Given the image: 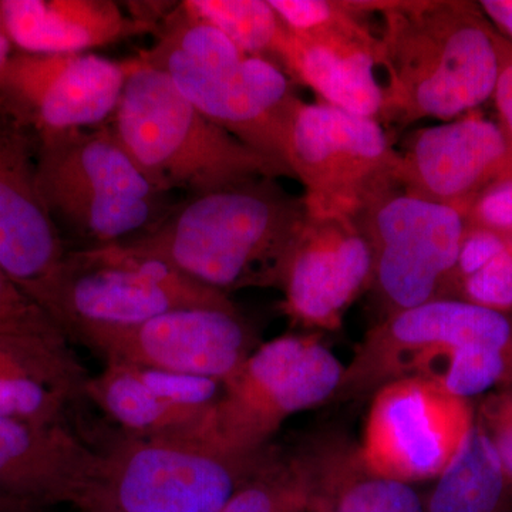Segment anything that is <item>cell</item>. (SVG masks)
Here are the masks:
<instances>
[{"instance_id": "obj_3", "label": "cell", "mask_w": 512, "mask_h": 512, "mask_svg": "<svg viewBox=\"0 0 512 512\" xmlns=\"http://www.w3.org/2000/svg\"><path fill=\"white\" fill-rule=\"evenodd\" d=\"M128 73L111 130L158 190L188 197L254 178H293L291 168L212 123L163 70L140 56Z\"/></svg>"}, {"instance_id": "obj_38", "label": "cell", "mask_w": 512, "mask_h": 512, "mask_svg": "<svg viewBox=\"0 0 512 512\" xmlns=\"http://www.w3.org/2000/svg\"><path fill=\"white\" fill-rule=\"evenodd\" d=\"M308 512H320V511L315 510V508H311V507H309V511H308Z\"/></svg>"}, {"instance_id": "obj_5", "label": "cell", "mask_w": 512, "mask_h": 512, "mask_svg": "<svg viewBox=\"0 0 512 512\" xmlns=\"http://www.w3.org/2000/svg\"><path fill=\"white\" fill-rule=\"evenodd\" d=\"M37 185L60 235L83 248L146 234L178 201L141 173L109 126L37 136Z\"/></svg>"}, {"instance_id": "obj_7", "label": "cell", "mask_w": 512, "mask_h": 512, "mask_svg": "<svg viewBox=\"0 0 512 512\" xmlns=\"http://www.w3.org/2000/svg\"><path fill=\"white\" fill-rule=\"evenodd\" d=\"M345 366L316 336L262 343L222 382L204 440L237 454L265 450L293 414L329 403Z\"/></svg>"}, {"instance_id": "obj_25", "label": "cell", "mask_w": 512, "mask_h": 512, "mask_svg": "<svg viewBox=\"0 0 512 512\" xmlns=\"http://www.w3.org/2000/svg\"><path fill=\"white\" fill-rule=\"evenodd\" d=\"M443 299L512 311V244L488 229L467 225Z\"/></svg>"}, {"instance_id": "obj_37", "label": "cell", "mask_w": 512, "mask_h": 512, "mask_svg": "<svg viewBox=\"0 0 512 512\" xmlns=\"http://www.w3.org/2000/svg\"><path fill=\"white\" fill-rule=\"evenodd\" d=\"M55 508L40 507V505H23V507L12 508V510L0 512H56Z\"/></svg>"}, {"instance_id": "obj_35", "label": "cell", "mask_w": 512, "mask_h": 512, "mask_svg": "<svg viewBox=\"0 0 512 512\" xmlns=\"http://www.w3.org/2000/svg\"><path fill=\"white\" fill-rule=\"evenodd\" d=\"M12 47V42H10L5 25H3L2 13H0V70L8 62L10 56L15 53L12 52Z\"/></svg>"}, {"instance_id": "obj_31", "label": "cell", "mask_w": 512, "mask_h": 512, "mask_svg": "<svg viewBox=\"0 0 512 512\" xmlns=\"http://www.w3.org/2000/svg\"><path fill=\"white\" fill-rule=\"evenodd\" d=\"M467 225L493 231L512 244V180L484 192L466 214Z\"/></svg>"}, {"instance_id": "obj_30", "label": "cell", "mask_w": 512, "mask_h": 512, "mask_svg": "<svg viewBox=\"0 0 512 512\" xmlns=\"http://www.w3.org/2000/svg\"><path fill=\"white\" fill-rule=\"evenodd\" d=\"M134 367L140 379L167 402L188 409L210 410L220 399L222 382L210 377Z\"/></svg>"}, {"instance_id": "obj_8", "label": "cell", "mask_w": 512, "mask_h": 512, "mask_svg": "<svg viewBox=\"0 0 512 512\" xmlns=\"http://www.w3.org/2000/svg\"><path fill=\"white\" fill-rule=\"evenodd\" d=\"M353 218L372 252L369 291L382 319L443 299L466 235L460 211L409 194L392 181L372 192Z\"/></svg>"}, {"instance_id": "obj_16", "label": "cell", "mask_w": 512, "mask_h": 512, "mask_svg": "<svg viewBox=\"0 0 512 512\" xmlns=\"http://www.w3.org/2000/svg\"><path fill=\"white\" fill-rule=\"evenodd\" d=\"M36 156V134L0 106V266L50 315L69 248L40 195Z\"/></svg>"}, {"instance_id": "obj_11", "label": "cell", "mask_w": 512, "mask_h": 512, "mask_svg": "<svg viewBox=\"0 0 512 512\" xmlns=\"http://www.w3.org/2000/svg\"><path fill=\"white\" fill-rule=\"evenodd\" d=\"M491 346L512 352L510 313L457 299H436L387 316L366 333L330 402L372 397L404 377L437 383L457 350Z\"/></svg>"}, {"instance_id": "obj_34", "label": "cell", "mask_w": 512, "mask_h": 512, "mask_svg": "<svg viewBox=\"0 0 512 512\" xmlns=\"http://www.w3.org/2000/svg\"><path fill=\"white\" fill-rule=\"evenodd\" d=\"M477 3L497 32L512 42V0H481Z\"/></svg>"}, {"instance_id": "obj_10", "label": "cell", "mask_w": 512, "mask_h": 512, "mask_svg": "<svg viewBox=\"0 0 512 512\" xmlns=\"http://www.w3.org/2000/svg\"><path fill=\"white\" fill-rule=\"evenodd\" d=\"M286 32L279 67L320 101L380 121V37L363 0H269Z\"/></svg>"}, {"instance_id": "obj_29", "label": "cell", "mask_w": 512, "mask_h": 512, "mask_svg": "<svg viewBox=\"0 0 512 512\" xmlns=\"http://www.w3.org/2000/svg\"><path fill=\"white\" fill-rule=\"evenodd\" d=\"M512 367V352L491 346H466L457 350L437 386L468 400L503 382Z\"/></svg>"}, {"instance_id": "obj_9", "label": "cell", "mask_w": 512, "mask_h": 512, "mask_svg": "<svg viewBox=\"0 0 512 512\" xmlns=\"http://www.w3.org/2000/svg\"><path fill=\"white\" fill-rule=\"evenodd\" d=\"M235 309L227 293L121 245L69 249L50 315L72 340L79 325L133 326L180 309Z\"/></svg>"}, {"instance_id": "obj_4", "label": "cell", "mask_w": 512, "mask_h": 512, "mask_svg": "<svg viewBox=\"0 0 512 512\" xmlns=\"http://www.w3.org/2000/svg\"><path fill=\"white\" fill-rule=\"evenodd\" d=\"M157 33V42L141 59L167 73L212 123L289 167V138L303 100L284 70L245 55L183 5L165 18Z\"/></svg>"}, {"instance_id": "obj_26", "label": "cell", "mask_w": 512, "mask_h": 512, "mask_svg": "<svg viewBox=\"0 0 512 512\" xmlns=\"http://www.w3.org/2000/svg\"><path fill=\"white\" fill-rule=\"evenodd\" d=\"M181 5L195 19L220 30L245 55L279 67L286 28L269 0H187Z\"/></svg>"}, {"instance_id": "obj_6", "label": "cell", "mask_w": 512, "mask_h": 512, "mask_svg": "<svg viewBox=\"0 0 512 512\" xmlns=\"http://www.w3.org/2000/svg\"><path fill=\"white\" fill-rule=\"evenodd\" d=\"M269 450L237 454L202 439L131 436L103 453L79 512H222Z\"/></svg>"}, {"instance_id": "obj_15", "label": "cell", "mask_w": 512, "mask_h": 512, "mask_svg": "<svg viewBox=\"0 0 512 512\" xmlns=\"http://www.w3.org/2000/svg\"><path fill=\"white\" fill-rule=\"evenodd\" d=\"M128 73L93 53L16 50L0 70V106L37 136L101 126L113 117Z\"/></svg>"}, {"instance_id": "obj_32", "label": "cell", "mask_w": 512, "mask_h": 512, "mask_svg": "<svg viewBox=\"0 0 512 512\" xmlns=\"http://www.w3.org/2000/svg\"><path fill=\"white\" fill-rule=\"evenodd\" d=\"M478 423L493 441L505 474L512 483V394L488 399Z\"/></svg>"}, {"instance_id": "obj_12", "label": "cell", "mask_w": 512, "mask_h": 512, "mask_svg": "<svg viewBox=\"0 0 512 512\" xmlns=\"http://www.w3.org/2000/svg\"><path fill=\"white\" fill-rule=\"evenodd\" d=\"M399 163L380 121L323 101H303L293 119L288 165L312 214L355 217L372 192L397 181Z\"/></svg>"}, {"instance_id": "obj_14", "label": "cell", "mask_w": 512, "mask_h": 512, "mask_svg": "<svg viewBox=\"0 0 512 512\" xmlns=\"http://www.w3.org/2000/svg\"><path fill=\"white\" fill-rule=\"evenodd\" d=\"M72 340L97 350L107 363L221 382L259 346L238 308L180 309L133 326L79 325Z\"/></svg>"}, {"instance_id": "obj_36", "label": "cell", "mask_w": 512, "mask_h": 512, "mask_svg": "<svg viewBox=\"0 0 512 512\" xmlns=\"http://www.w3.org/2000/svg\"><path fill=\"white\" fill-rule=\"evenodd\" d=\"M23 505H36L25 503V501L13 500V498L0 495V511L12 510V508L23 507Z\"/></svg>"}, {"instance_id": "obj_18", "label": "cell", "mask_w": 512, "mask_h": 512, "mask_svg": "<svg viewBox=\"0 0 512 512\" xmlns=\"http://www.w3.org/2000/svg\"><path fill=\"white\" fill-rule=\"evenodd\" d=\"M372 275V252L355 218L308 212L282 279L286 315L303 328L339 329Z\"/></svg>"}, {"instance_id": "obj_33", "label": "cell", "mask_w": 512, "mask_h": 512, "mask_svg": "<svg viewBox=\"0 0 512 512\" xmlns=\"http://www.w3.org/2000/svg\"><path fill=\"white\" fill-rule=\"evenodd\" d=\"M495 43H497L500 69H498L493 101L497 123L500 124L501 130L504 131L512 147V42L497 32Z\"/></svg>"}, {"instance_id": "obj_2", "label": "cell", "mask_w": 512, "mask_h": 512, "mask_svg": "<svg viewBox=\"0 0 512 512\" xmlns=\"http://www.w3.org/2000/svg\"><path fill=\"white\" fill-rule=\"evenodd\" d=\"M382 20V121L456 120L493 100L497 30L477 2L363 0Z\"/></svg>"}, {"instance_id": "obj_22", "label": "cell", "mask_w": 512, "mask_h": 512, "mask_svg": "<svg viewBox=\"0 0 512 512\" xmlns=\"http://www.w3.org/2000/svg\"><path fill=\"white\" fill-rule=\"evenodd\" d=\"M70 343L56 320L0 266V356L70 403L86 394L89 382Z\"/></svg>"}, {"instance_id": "obj_23", "label": "cell", "mask_w": 512, "mask_h": 512, "mask_svg": "<svg viewBox=\"0 0 512 512\" xmlns=\"http://www.w3.org/2000/svg\"><path fill=\"white\" fill-rule=\"evenodd\" d=\"M86 396L99 404L111 419L131 436L141 439L181 437L204 440L210 410L188 409L154 393L134 367L107 363L106 369L89 379Z\"/></svg>"}, {"instance_id": "obj_21", "label": "cell", "mask_w": 512, "mask_h": 512, "mask_svg": "<svg viewBox=\"0 0 512 512\" xmlns=\"http://www.w3.org/2000/svg\"><path fill=\"white\" fill-rule=\"evenodd\" d=\"M295 461L308 484L309 507L320 512H426L412 484L373 471L360 444L345 434H318Z\"/></svg>"}, {"instance_id": "obj_1", "label": "cell", "mask_w": 512, "mask_h": 512, "mask_svg": "<svg viewBox=\"0 0 512 512\" xmlns=\"http://www.w3.org/2000/svg\"><path fill=\"white\" fill-rule=\"evenodd\" d=\"M306 218L303 197L261 177L178 201L156 227L116 245L227 295L255 286L281 289Z\"/></svg>"}, {"instance_id": "obj_24", "label": "cell", "mask_w": 512, "mask_h": 512, "mask_svg": "<svg viewBox=\"0 0 512 512\" xmlns=\"http://www.w3.org/2000/svg\"><path fill=\"white\" fill-rule=\"evenodd\" d=\"M436 484L424 498L426 512H501L512 484L493 441L480 423L467 431Z\"/></svg>"}, {"instance_id": "obj_17", "label": "cell", "mask_w": 512, "mask_h": 512, "mask_svg": "<svg viewBox=\"0 0 512 512\" xmlns=\"http://www.w3.org/2000/svg\"><path fill=\"white\" fill-rule=\"evenodd\" d=\"M399 154L404 191L464 217L484 192L512 180V147L500 124L478 111L420 128Z\"/></svg>"}, {"instance_id": "obj_13", "label": "cell", "mask_w": 512, "mask_h": 512, "mask_svg": "<svg viewBox=\"0 0 512 512\" xmlns=\"http://www.w3.org/2000/svg\"><path fill=\"white\" fill-rule=\"evenodd\" d=\"M370 399L363 457L376 473L406 484L436 480L474 424L468 400L420 377L384 384Z\"/></svg>"}, {"instance_id": "obj_19", "label": "cell", "mask_w": 512, "mask_h": 512, "mask_svg": "<svg viewBox=\"0 0 512 512\" xmlns=\"http://www.w3.org/2000/svg\"><path fill=\"white\" fill-rule=\"evenodd\" d=\"M103 453L66 426L0 417V495L79 512L99 481Z\"/></svg>"}, {"instance_id": "obj_20", "label": "cell", "mask_w": 512, "mask_h": 512, "mask_svg": "<svg viewBox=\"0 0 512 512\" xmlns=\"http://www.w3.org/2000/svg\"><path fill=\"white\" fill-rule=\"evenodd\" d=\"M0 13L13 47L39 55L89 53L160 26L111 0H2Z\"/></svg>"}, {"instance_id": "obj_27", "label": "cell", "mask_w": 512, "mask_h": 512, "mask_svg": "<svg viewBox=\"0 0 512 512\" xmlns=\"http://www.w3.org/2000/svg\"><path fill=\"white\" fill-rule=\"evenodd\" d=\"M309 505L311 494L295 458L282 461L269 453L222 512H308Z\"/></svg>"}, {"instance_id": "obj_28", "label": "cell", "mask_w": 512, "mask_h": 512, "mask_svg": "<svg viewBox=\"0 0 512 512\" xmlns=\"http://www.w3.org/2000/svg\"><path fill=\"white\" fill-rule=\"evenodd\" d=\"M67 404L60 394L0 356V417L36 426H64Z\"/></svg>"}]
</instances>
